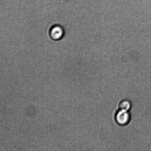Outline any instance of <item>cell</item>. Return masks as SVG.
Wrapping results in <instances>:
<instances>
[{"label":"cell","mask_w":151,"mask_h":151,"mask_svg":"<svg viewBox=\"0 0 151 151\" xmlns=\"http://www.w3.org/2000/svg\"><path fill=\"white\" fill-rule=\"evenodd\" d=\"M118 106V109L129 111L131 109L132 104L129 100L124 99L120 101Z\"/></svg>","instance_id":"3"},{"label":"cell","mask_w":151,"mask_h":151,"mask_svg":"<svg viewBox=\"0 0 151 151\" xmlns=\"http://www.w3.org/2000/svg\"><path fill=\"white\" fill-rule=\"evenodd\" d=\"M66 0H54V1H57V2L60 3H63Z\"/></svg>","instance_id":"4"},{"label":"cell","mask_w":151,"mask_h":151,"mask_svg":"<svg viewBox=\"0 0 151 151\" xmlns=\"http://www.w3.org/2000/svg\"><path fill=\"white\" fill-rule=\"evenodd\" d=\"M114 119L115 122L118 125L125 126L129 124L131 115L128 111L118 109L115 114Z\"/></svg>","instance_id":"1"},{"label":"cell","mask_w":151,"mask_h":151,"mask_svg":"<svg viewBox=\"0 0 151 151\" xmlns=\"http://www.w3.org/2000/svg\"><path fill=\"white\" fill-rule=\"evenodd\" d=\"M63 29L61 27L56 26L53 27L50 32L51 38L55 40H58L63 37L64 34Z\"/></svg>","instance_id":"2"}]
</instances>
